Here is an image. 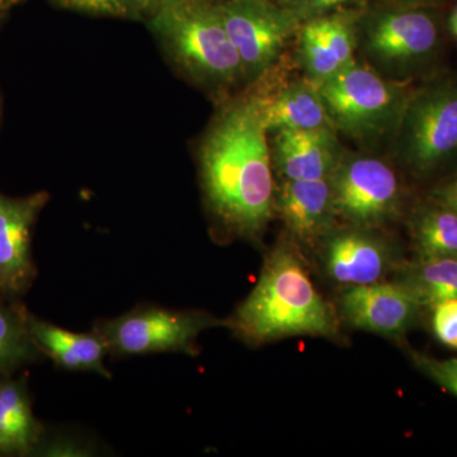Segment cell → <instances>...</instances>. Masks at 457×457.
<instances>
[{"label":"cell","instance_id":"obj_1","mask_svg":"<svg viewBox=\"0 0 457 457\" xmlns=\"http://www.w3.org/2000/svg\"><path fill=\"white\" fill-rule=\"evenodd\" d=\"M260 99L234 102L213 121L200 152L207 203L225 227L254 239L272 218L275 185Z\"/></svg>","mask_w":457,"mask_h":457},{"label":"cell","instance_id":"obj_2","mask_svg":"<svg viewBox=\"0 0 457 457\" xmlns=\"http://www.w3.org/2000/svg\"><path fill=\"white\" fill-rule=\"evenodd\" d=\"M339 320L338 312L312 284L302 254L282 242L267 255L253 291L225 327L258 345L293 336L333 339L341 330Z\"/></svg>","mask_w":457,"mask_h":457},{"label":"cell","instance_id":"obj_3","mask_svg":"<svg viewBox=\"0 0 457 457\" xmlns=\"http://www.w3.org/2000/svg\"><path fill=\"white\" fill-rule=\"evenodd\" d=\"M149 23L171 62L194 82L227 88L243 77L219 4L191 0L170 5L153 13Z\"/></svg>","mask_w":457,"mask_h":457},{"label":"cell","instance_id":"obj_4","mask_svg":"<svg viewBox=\"0 0 457 457\" xmlns=\"http://www.w3.org/2000/svg\"><path fill=\"white\" fill-rule=\"evenodd\" d=\"M395 154L416 176L457 158V82L442 80L409 96L395 129Z\"/></svg>","mask_w":457,"mask_h":457},{"label":"cell","instance_id":"obj_5","mask_svg":"<svg viewBox=\"0 0 457 457\" xmlns=\"http://www.w3.org/2000/svg\"><path fill=\"white\" fill-rule=\"evenodd\" d=\"M315 86L333 126L363 140L395 131L409 97L400 87L356 62Z\"/></svg>","mask_w":457,"mask_h":457},{"label":"cell","instance_id":"obj_6","mask_svg":"<svg viewBox=\"0 0 457 457\" xmlns=\"http://www.w3.org/2000/svg\"><path fill=\"white\" fill-rule=\"evenodd\" d=\"M225 327V320L203 312L170 311L164 308L135 309L128 314L99 323L108 350L120 356L197 352L198 336L213 327Z\"/></svg>","mask_w":457,"mask_h":457},{"label":"cell","instance_id":"obj_7","mask_svg":"<svg viewBox=\"0 0 457 457\" xmlns=\"http://www.w3.org/2000/svg\"><path fill=\"white\" fill-rule=\"evenodd\" d=\"M218 4L242 62L243 77H261L278 60L293 35L296 12L270 0H224Z\"/></svg>","mask_w":457,"mask_h":457},{"label":"cell","instance_id":"obj_8","mask_svg":"<svg viewBox=\"0 0 457 457\" xmlns=\"http://www.w3.org/2000/svg\"><path fill=\"white\" fill-rule=\"evenodd\" d=\"M336 216L354 227L392 220L402 204L398 177L383 161L365 156L342 159L330 176Z\"/></svg>","mask_w":457,"mask_h":457},{"label":"cell","instance_id":"obj_9","mask_svg":"<svg viewBox=\"0 0 457 457\" xmlns=\"http://www.w3.org/2000/svg\"><path fill=\"white\" fill-rule=\"evenodd\" d=\"M435 21L420 9H394L376 14L365 25L362 47L381 71L404 75L426 62L437 49Z\"/></svg>","mask_w":457,"mask_h":457},{"label":"cell","instance_id":"obj_10","mask_svg":"<svg viewBox=\"0 0 457 457\" xmlns=\"http://www.w3.org/2000/svg\"><path fill=\"white\" fill-rule=\"evenodd\" d=\"M369 228L330 230L320 240V262L328 278L345 287L375 284L404 263L398 249Z\"/></svg>","mask_w":457,"mask_h":457},{"label":"cell","instance_id":"obj_11","mask_svg":"<svg viewBox=\"0 0 457 457\" xmlns=\"http://www.w3.org/2000/svg\"><path fill=\"white\" fill-rule=\"evenodd\" d=\"M422 309L396 281L345 287L339 297V317L351 327L396 341L416 326Z\"/></svg>","mask_w":457,"mask_h":457},{"label":"cell","instance_id":"obj_12","mask_svg":"<svg viewBox=\"0 0 457 457\" xmlns=\"http://www.w3.org/2000/svg\"><path fill=\"white\" fill-rule=\"evenodd\" d=\"M49 200L46 192L27 197L0 195V288L9 293L25 290L32 279V228L42 207Z\"/></svg>","mask_w":457,"mask_h":457},{"label":"cell","instance_id":"obj_13","mask_svg":"<svg viewBox=\"0 0 457 457\" xmlns=\"http://www.w3.org/2000/svg\"><path fill=\"white\" fill-rule=\"evenodd\" d=\"M275 207L297 242H320L332 230L336 218L330 179H286Z\"/></svg>","mask_w":457,"mask_h":457},{"label":"cell","instance_id":"obj_14","mask_svg":"<svg viewBox=\"0 0 457 457\" xmlns=\"http://www.w3.org/2000/svg\"><path fill=\"white\" fill-rule=\"evenodd\" d=\"M341 161L333 128L276 131L273 162L286 179H328Z\"/></svg>","mask_w":457,"mask_h":457},{"label":"cell","instance_id":"obj_15","mask_svg":"<svg viewBox=\"0 0 457 457\" xmlns=\"http://www.w3.org/2000/svg\"><path fill=\"white\" fill-rule=\"evenodd\" d=\"M29 329L40 350L46 352L57 365L75 371L97 372L110 378L104 368V357L110 350L97 330L75 333L46 321L29 318Z\"/></svg>","mask_w":457,"mask_h":457},{"label":"cell","instance_id":"obj_16","mask_svg":"<svg viewBox=\"0 0 457 457\" xmlns=\"http://www.w3.org/2000/svg\"><path fill=\"white\" fill-rule=\"evenodd\" d=\"M258 99L267 131L333 128L317 86L295 84L279 90L278 95Z\"/></svg>","mask_w":457,"mask_h":457},{"label":"cell","instance_id":"obj_17","mask_svg":"<svg viewBox=\"0 0 457 457\" xmlns=\"http://www.w3.org/2000/svg\"><path fill=\"white\" fill-rule=\"evenodd\" d=\"M395 273V281L411 291L423 308L457 299V258H417L404 262Z\"/></svg>","mask_w":457,"mask_h":457},{"label":"cell","instance_id":"obj_18","mask_svg":"<svg viewBox=\"0 0 457 457\" xmlns=\"http://www.w3.org/2000/svg\"><path fill=\"white\" fill-rule=\"evenodd\" d=\"M40 429L21 385H0V453L23 455L38 440Z\"/></svg>","mask_w":457,"mask_h":457},{"label":"cell","instance_id":"obj_19","mask_svg":"<svg viewBox=\"0 0 457 457\" xmlns=\"http://www.w3.org/2000/svg\"><path fill=\"white\" fill-rule=\"evenodd\" d=\"M418 260L457 258V212L444 204L426 207L411 222Z\"/></svg>","mask_w":457,"mask_h":457},{"label":"cell","instance_id":"obj_20","mask_svg":"<svg viewBox=\"0 0 457 457\" xmlns=\"http://www.w3.org/2000/svg\"><path fill=\"white\" fill-rule=\"evenodd\" d=\"M29 319L0 306V371L16 368L35 356Z\"/></svg>","mask_w":457,"mask_h":457},{"label":"cell","instance_id":"obj_21","mask_svg":"<svg viewBox=\"0 0 457 457\" xmlns=\"http://www.w3.org/2000/svg\"><path fill=\"white\" fill-rule=\"evenodd\" d=\"M300 47L303 64L315 83L329 79L345 69L312 21L303 27Z\"/></svg>","mask_w":457,"mask_h":457},{"label":"cell","instance_id":"obj_22","mask_svg":"<svg viewBox=\"0 0 457 457\" xmlns=\"http://www.w3.org/2000/svg\"><path fill=\"white\" fill-rule=\"evenodd\" d=\"M312 23L330 49L336 54L343 68L354 64V35L351 23L341 16H320L312 18Z\"/></svg>","mask_w":457,"mask_h":457},{"label":"cell","instance_id":"obj_23","mask_svg":"<svg viewBox=\"0 0 457 457\" xmlns=\"http://www.w3.org/2000/svg\"><path fill=\"white\" fill-rule=\"evenodd\" d=\"M409 357L418 371L457 396V359H436L416 350H409Z\"/></svg>","mask_w":457,"mask_h":457},{"label":"cell","instance_id":"obj_24","mask_svg":"<svg viewBox=\"0 0 457 457\" xmlns=\"http://www.w3.org/2000/svg\"><path fill=\"white\" fill-rule=\"evenodd\" d=\"M432 330L437 341L457 350V299H447L431 306Z\"/></svg>","mask_w":457,"mask_h":457},{"label":"cell","instance_id":"obj_25","mask_svg":"<svg viewBox=\"0 0 457 457\" xmlns=\"http://www.w3.org/2000/svg\"><path fill=\"white\" fill-rule=\"evenodd\" d=\"M64 7L102 14V16L134 17L141 13L139 0H56Z\"/></svg>","mask_w":457,"mask_h":457},{"label":"cell","instance_id":"obj_26","mask_svg":"<svg viewBox=\"0 0 457 457\" xmlns=\"http://www.w3.org/2000/svg\"><path fill=\"white\" fill-rule=\"evenodd\" d=\"M353 2L357 0H296V4L302 11L309 13H321Z\"/></svg>","mask_w":457,"mask_h":457},{"label":"cell","instance_id":"obj_27","mask_svg":"<svg viewBox=\"0 0 457 457\" xmlns=\"http://www.w3.org/2000/svg\"><path fill=\"white\" fill-rule=\"evenodd\" d=\"M186 2H191V0H139L141 13H149L150 16L159 9Z\"/></svg>","mask_w":457,"mask_h":457},{"label":"cell","instance_id":"obj_28","mask_svg":"<svg viewBox=\"0 0 457 457\" xmlns=\"http://www.w3.org/2000/svg\"><path fill=\"white\" fill-rule=\"evenodd\" d=\"M436 200L438 204H444V206L449 207V209L457 212V192L441 188L436 194Z\"/></svg>","mask_w":457,"mask_h":457},{"label":"cell","instance_id":"obj_29","mask_svg":"<svg viewBox=\"0 0 457 457\" xmlns=\"http://www.w3.org/2000/svg\"><path fill=\"white\" fill-rule=\"evenodd\" d=\"M21 2H22V0H0V13L8 11V9L14 7V5H17L18 3Z\"/></svg>","mask_w":457,"mask_h":457},{"label":"cell","instance_id":"obj_30","mask_svg":"<svg viewBox=\"0 0 457 457\" xmlns=\"http://www.w3.org/2000/svg\"><path fill=\"white\" fill-rule=\"evenodd\" d=\"M450 29L457 37V7L453 9V14L450 17Z\"/></svg>","mask_w":457,"mask_h":457},{"label":"cell","instance_id":"obj_31","mask_svg":"<svg viewBox=\"0 0 457 457\" xmlns=\"http://www.w3.org/2000/svg\"><path fill=\"white\" fill-rule=\"evenodd\" d=\"M399 3H404V4H428V3L440 2V0H396Z\"/></svg>","mask_w":457,"mask_h":457},{"label":"cell","instance_id":"obj_32","mask_svg":"<svg viewBox=\"0 0 457 457\" xmlns=\"http://www.w3.org/2000/svg\"><path fill=\"white\" fill-rule=\"evenodd\" d=\"M444 188L449 189V191L457 192V179L453 180V182L449 183V185H447L446 187Z\"/></svg>","mask_w":457,"mask_h":457},{"label":"cell","instance_id":"obj_33","mask_svg":"<svg viewBox=\"0 0 457 457\" xmlns=\"http://www.w3.org/2000/svg\"><path fill=\"white\" fill-rule=\"evenodd\" d=\"M279 2H281V4H284V3H288L290 0H279Z\"/></svg>","mask_w":457,"mask_h":457}]
</instances>
